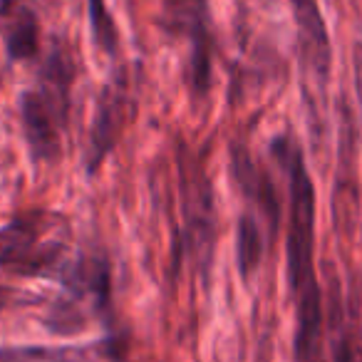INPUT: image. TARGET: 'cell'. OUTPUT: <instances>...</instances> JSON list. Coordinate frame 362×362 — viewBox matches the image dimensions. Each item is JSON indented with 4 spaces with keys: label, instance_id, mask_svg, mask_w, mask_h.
Instances as JSON below:
<instances>
[{
    "label": "cell",
    "instance_id": "cell-9",
    "mask_svg": "<svg viewBox=\"0 0 362 362\" xmlns=\"http://www.w3.org/2000/svg\"><path fill=\"white\" fill-rule=\"evenodd\" d=\"M92 347H0V362H90Z\"/></svg>",
    "mask_w": 362,
    "mask_h": 362
},
{
    "label": "cell",
    "instance_id": "cell-11",
    "mask_svg": "<svg viewBox=\"0 0 362 362\" xmlns=\"http://www.w3.org/2000/svg\"><path fill=\"white\" fill-rule=\"evenodd\" d=\"M87 6H90V23H92L95 42L102 50L112 55V52L117 50V28H115V21L110 18L105 0H87Z\"/></svg>",
    "mask_w": 362,
    "mask_h": 362
},
{
    "label": "cell",
    "instance_id": "cell-5",
    "mask_svg": "<svg viewBox=\"0 0 362 362\" xmlns=\"http://www.w3.org/2000/svg\"><path fill=\"white\" fill-rule=\"evenodd\" d=\"M127 112H129V82H127L124 72H119L100 95L95 127L90 134V149H87V169L90 171H95L112 151L122 127H124Z\"/></svg>",
    "mask_w": 362,
    "mask_h": 362
},
{
    "label": "cell",
    "instance_id": "cell-13",
    "mask_svg": "<svg viewBox=\"0 0 362 362\" xmlns=\"http://www.w3.org/2000/svg\"><path fill=\"white\" fill-rule=\"evenodd\" d=\"M16 300H21V293L13 291V288L0 286V310H6V308H11Z\"/></svg>",
    "mask_w": 362,
    "mask_h": 362
},
{
    "label": "cell",
    "instance_id": "cell-1",
    "mask_svg": "<svg viewBox=\"0 0 362 362\" xmlns=\"http://www.w3.org/2000/svg\"><path fill=\"white\" fill-rule=\"evenodd\" d=\"M72 65L60 50H52L42 70V82L35 90L23 92L21 119L23 134L37 161H55L60 156L62 127L67 119Z\"/></svg>",
    "mask_w": 362,
    "mask_h": 362
},
{
    "label": "cell",
    "instance_id": "cell-2",
    "mask_svg": "<svg viewBox=\"0 0 362 362\" xmlns=\"http://www.w3.org/2000/svg\"><path fill=\"white\" fill-rule=\"evenodd\" d=\"M276 154L288 171V281L291 291L298 293L303 286L315 281L313 271V246H315V189L305 169L303 154L293 141L278 139Z\"/></svg>",
    "mask_w": 362,
    "mask_h": 362
},
{
    "label": "cell",
    "instance_id": "cell-4",
    "mask_svg": "<svg viewBox=\"0 0 362 362\" xmlns=\"http://www.w3.org/2000/svg\"><path fill=\"white\" fill-rule=\"evenodd\" d=\"M181 194H184L189 251L197 266L206 271L214 251V199L199 164L189 159H181Z\"/></svg>",
    "mask_w": 362,
    "mask_h": 362
},
{
    "label": "cell",
    "instance_id": "cell-6",
    "mask_svg": "<svg viewBox=\"0 0 362 362\" xmlns=\"http://www.w3.org/2000/svg\"><path fill=\"white\" fill-rule=\"evenodd\" d=\"M288 3H291L293 18H296L303 65L317 85H325L327 75H330L332 50L320 6H317V0H288Z\"/></svg>",
    "mask_w": 362,
    "mask_h": 362
},
{
    "label": "cell",
    "instance_id": "cell-14",
    "mask_svg": "<svg viewBox=\"0 0 362 362\" xmlns=\"http://www.w3.org/2000/svg\"><path fill=\"white\" fill-rule=\"evenodd\" d=\"M268 352H271V347H268V342H263L261 352H258V357H256V362H271V360H268Z\"/></svg>",
    "mask_w": 362,
    "mask_h": 362
},
{
    "label": "cell",
    "instance_id": "cell-12",
    "mask_svg": "<svg viewBox=\"0 0 362 362\" xmlns=\"http://www.w3.org/2000/svg\"><path fill=\"white\" fill-rule=\"evenodd\" d=\"M332 360L335 362H362V337L350 330V325H337L335 345H332Z\"/></svg>",
    "mask_w": 362,
    "mask_h": 362
},
{
    "label": "cell",
    "instance_id": "cell-7",
    "mask_svg": "<svg viewBox=\"0 0 362 362\" xmlns=\"http://www.w3.org/2000/svg\"><path fill=\"white\" fill-rule=\"evenodd\" d=\"M296 296V362H325L322 355V296L317 281Z\"/></svg>",
    "mask_w": 362,
    "mask_h": 362
},
{
    "label": "cell",
    "instance_id": "cell-10",
    "mask_svg": "<svg viewBox=\"0 0 362 362\" xmlns=\"http://www.w3.org/2000/svg\"><path fill=\"white\" fill-rule=\"evenodd\" d=\"M263 258V238L258 221L248 214H243L241 221H238V233H236V261L238 271L243 278H248L258 266H261Z\"/></svg>",
    "mask_w": 362,
    "mask_h": 362
},
{
    "label": "cell",
    "instance_id": "cell-3",
    "mask_svg": "<svg viewBox=\"0 0 362 362\" xmlns=\"http://www.w3.org/2000/svg\"><path fill=\"white\" fill-rule=\"evenodd\" d=\"M57 231L55 218L47 223L42 214H33L25 218L0 226V266L13 268L23 276H57L65 273V243L62 238L50 236Z\"/></svg>",
    "mask_w": 362,
    "mask_h": 362
},
{
    "label": "cell",
    "instance_id": "cell-8",
    "mask_svg": "<svg viewBox=\"0 0 362 362\" xmlns=\"http://www.w3.org/2000/svg\"><path fill=\"white\" fill-rule=\"evenodd\" d=\"M6 47L13 60H30L37 52V18L33 11L18 6L6 28Z\"/></svg>",
    "mask_w": 362,
    "mask_h": 362
}]
</instances>
